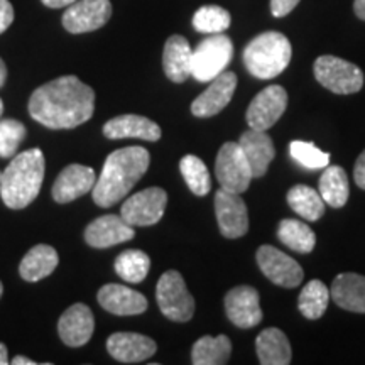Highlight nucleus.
<instances>
[{"label": "nucleus", "mask_w": 365, "mask_h": 365, "mask_svg": "<svg viewBox=\"0 0 365 365\" xmlns=\"http://www.w3.org/2000/svg\"><path fill=\"white\" fill-rule=\"evenodd\" d=\"M234 56V43L223 33L210 34L193 49L191 56V76L196 81L215 80L230 65Z\"/></svg>", "instance_id": "obj_5"}, {"label": "nucleus", "mask_w": 365, "mask_h": 365, "mask_svg": "<svg viewBox=\"0 0 365 365\" xmlns=\"http://www.w3.org/2000/svg\"><path fill=\"white\" fill-rule=\"evenodd\" d=\"M255 352L262 365H287L293 359L289 340L279 328H266L259 333L255 339Z\"/></svg>", "instance_id": "obj_25"}, {"label": "nucleus", "mask_w": 365, "mask_h": 365, "mask_svg": "<svg viewBox=\"0 0 365 365\" xmlns=\"http://www.w3.org/2000/svg\"><path fill=\"white\" fill-rule=\"evenodd\" d=\"M4 113V102H2V98H0V115H2Z\"/></svg>", "instance_id": "obj_45"}, {"label": "nucleus", "mask_w": 365, "mask_h": 365, "mask_svg": "<svg viewBox=\"0 0 365 365\" xmlns=\"http://www.w3.org/2000/svg\"><path fill=\"white\" fill-rule=\"evenodd\" d=\"M110 16V0H76L63 14V27L71 34L91 33L107 24Z\"/></svg>", "instance_id": "obj_11"}, {"label": "nucleus", "mask_w": 365, "mask_h": 365, "mask_svg": "<svg viewBox=\"0 0 365 365\" xmlns=\"http://www.w3.org/2000/svg\"><path fill=\"white\" fill-rule=\"evenodd\" d=\"M291 56L293 48L289 39L277 31H267L245 46L242 59L247 71L255 78L271 80L286 70Z\"/></svg>", "instance_id": "obj_4"}, {"label": "nucleus", "mask_w": 365, "mask_h": 365, "mask_svg": "<svg viewBox=\"0 0 365 365\" xmlns=\"http://www.w3.org/2000/svg\"><path fill=\"white\" fill-rule=\"evenodd\" d=\"M180 171L185 178L186 185L191 193L196 196H205L212 190V178H210L208 168L202 159L193 154H186L180 161Z\"/></svg>", "instance_id": "obj_33"}, {"label": "nucleus", "mask_w": 365, "mask_h": 365, "mask_svg": "<svg viewBox=\"0 0 365 365\" xmlns=\"http://www.w3.org/2000/svg\"><path fill=\"white\" fill-rule=\"evenodd\" d=\"M168 193L159 186L129 196L120 208V217L132 227H150L164 217Z\"/></svg>", "instance_id": "obj_9"}, {"label": "nucleus", "mask_w": 365, "mask_h": 365, "mask_svg": "<svg viewBox=\"0 0 365 365\" xmlns=\"http://www.w3.org/2000/svg\"><path fill=\"white\" fill-rule=\"evenodd\" d=\"M215 175L223 190L239 195L247 191L254 176L239 143L222 145L215 161Z\"/></svg>", "instance_id": "obj_8"}, {"label": "nucleus", "mask_w": 365, "mask_h": 365, "mask_svg": "<svg viewBox=\"0 0 365 365\" xmlns=\"http://www.w3.org/2000/svg\"><path fill=\"white\" fill-rule=\"evenodd\" d=\"M26 137V127L16 118L0 120V158L9 159L16 156L17 149Z\"/></svg>", "instance_id": "obj_36"}, {"label": "nucleus", "mask_w": 365, "mask_h": 365, "mask_svg": "<svg viewBox=\"0 0 365 365\" xmlns=\"http://www.w3.org/2000/svg\"><path fill=\"white\" fill-rule=\"evenodd\" d=\"M2 294H4V284L0 282V298H2Z\"/></svg>", "instance_id": "obj_46"}, {"label": "nucleus", "mask_w": 365, "mask_h": 365, "mask_svg": "<svg viewBox=\"0 0 365 365\" xmlns=\"http://www.w3.org/2000/svg\"><path fill=\"white\" fill-rule=\"evenodd\" d=\"M330 298L341 309L352 313H365V276L344 272L333 279Z\"/></svg>", "instance_id": "obj_23"}, {"label": "nucleus", "mask_w": 365, "mask_h": 365, "mask_svg": "<svg viewBox=\"0 0 365 365\" xmlns=\"http://www.w3.org/2000/svg\"><path fill=\"white\" fill-rule=\"evenodd\" d=\"M287 205L308 222H317L325 213V202L322 195L307 185H296L287 191Z\"/></svg>", "instance_id": "obj_30"}, {"label": "nucleus", "mask_w": 365, "mask_h": 365, "mask_svg": "<svg viewBox=\"0 0 365 365\" xmlns=\"http://www.w3.org/2000/svg\"><path fill=\"white\" fill-rule=\"evenodd\" d=\"M191 56H193V49L190 48L186 38L175 34L166 41L163 53V68L173 83H185L190 78Z\"/></svg>", "instance_id": "obj_24"}, {"label": "nucleus", "mask_w": 365, "mask_h": 365, "mask_svg": "<svg viewBox=\"0 0 365 365\" xmlns=\"http://www.w3.org/2000/svg\"><path fill=\"white\" fill-rule=\"evenodd\" d=\"M354 180H355V182H357L359 188L365 190V150L359 156L357 163H355Z\"/></svg>", "instance_id": "obj_39"}, {"label": "nucleus", "mask_w": 365, "mask_h": 365, "mask_svg": "<svg viewBox=\"0 0 365 365\" xmlns=\"http://www.w3.org/2000/svg\"><path fill=\"white\" fill-rule=\"evenodd\" d=\"M6 80H7V66L6 63H4V59L0 58V88L6 85Z\"/></svg>", "instance_id": "obj_43"}, {"label": "nucleus", "mask_w": 365, "mask_h": 365, "mask_svg": "<svg viewBox=\"0 0 365 365\" xmlns=\"http://www.w3.org/2000/svg\"><path fill=\"white\" fill-rule=\"evenodd\" d=\"M230 24V12L220 6H203L193 16V27L203 34L225 33Z\"/></svg>", "instance_id": "obj_34"}, {"label": "nucleus", "mask_w": 365, "mask_h": 365, "mask_svg": "<svg viewBox=\"0 0 365 365\" xmlns=\"http://www.w3.org/2000/svg\"><path fill=\"white\" fill-rule=\"evenodd\" d=\"M299 0H271V12L274 17H284L298 6Z\"/></svg>", "instance_id": "obj_38"}, {"label": "nucleus", "mask_w": 365, "mask_h": 365, "mask_svg": "<svg viewBox=\"0 0 365 365\" xmlns=\"http://www.w3.org/2000/svg\"><path fill=\"white\" fill-rule=\"evenodd\" d=\"M314 78L327 90L339 95L357 93L364 86V73L357 65L345 59L330 56H319L314 61Z\"/></svg>", "instance_id": "obj_7"}, {"label": "nucleus", "mask_w": 365, "mask_h": 365, "mask_svg": "<svg viewBox=\"0 0 365 365\" xmlns=\"http://www.w3.org/2000/svg\"><path fill=\"white\" fill-rule=\"evenodd\" d=\"M97 176L95 171L83 164H70L59 173L53 185V198L56 203H70L93 190Z\"/></svg>", "instance_id": "obj_16"}, {"label": "nucleus", "mask_w": 365, "mask_h": 365, "mask_svg": "<svg viewBox=\"0 0 365 365\" xmlns=\"http://www.w3.org/2000/svg\"><path fill=\"white\" fill-rule=\"evenodd\" d=\"M239 145L247 159L250 171L254 178H262L269 170V164L276 156L272 139L266 134V130L249 129L240 135Z\"/></svg>", "instance_id": "obj_21"}, {"label": "nucleus", "mask_w": 365, "mask_h": 365, "mask_svg": "<svg viewBox=\"0 0 365 365\" xmlns=\"http://www.w3.org/2000/svg\"><path fill=\"white\" fill-rule=\"evenodd\" d=\"M354 11H355V16H357L359 19L365 21V0H355Z\"/></svg>", "instance_id": "obj_41"}, {"label": "nucleus", "mask_w": 365, "mask_h": 365, "mask_svg": "<svg viewBox=\"0 0 365 365\" xmlns=\"http://www.w3.org/2000/svg\"><path fill=\"white\" fill-rule=\"evenodd\" d=\"M29 113L48 129H75L95 112V91L78 76L66 75L34 90Z\"/></svg>", "instance_id": "obj_1"}, {"label": "nucleus", "mask_w": 365, "mask_h": 365, "mask_svg": "<svg viewBox=\"0 0 365 365\" xmlns=\"http://www.w3.org/2000/svg\"><path fill=\"white\" fill-rule=\"evenodd\" d=\"M328 301H330V289L325 286V282L313 279L301 291L298 299V309L304 318L318 319L325 314Z\"/></svg>", "instance_id": "obj_31"}, {"label": "nucleus", "mask_w": 365, "mask_h": 365, "mask_svg": "<svg viewBox=\"0 0 365 365\" xmlns=\"http://www.w3.org/2000/svg\"><path fill=\"white\" fill-rule=\"evenodd\" d=\"M107 350L117 362L139 364L156 354V341L140 333L118 331L108 336Z\"/></svg>", "instance_id": "obj_18"}, {"label": "nucleus", "mask_w": 365, "mask_h": 365, "mask_svg": "<svg viewBox=\"0 0 365 365\" xmlns=\"http://www.w3.org/2000/svg\"><path fill=\"white\" fill-rule=\"evenodd\" d=\"M0 178H2V173H0Z\"/></svg>", "instance_id": "obj_47"}, {"label": "nucleus", "mask_w": 365, "mask_h": 365, "mask_svg": "<svg viewBox=\"0 0 365 365\" xmlns=\"http://www.w3.org/2000/svg\"><path fill=\"white\" fill-rule=\"evenodd\" d=\"M97 299L100 307L117 317H134L148 309V299L130 287L122 284H105L100 287Z\"/></svg>", "instance_id": "obj_20"}, {"label": "nucleus", "mask_w": 365, "mask_h": 365, "mask_svg": "<svg viewBox=\"0 0 365 365\" xmlns=\"http://www.w3.org/2000/svg\"><path fill=\"white\" fill-rule=\"evenodd\" d=\"M46 159L41 149L16 154L0 178V196L7 208H26L36 200L43 186Z\"/></svg>", "instance_id": "obj_3"}, {"label": "nucleus", "mask_w": 365, "mask_h": 365, "mask_svg": "<svg viewBox=\"0 0 365 365\" xmlns=\"http://www.w3.org/2000/svg\"><path fill=\"white\" fill-rule=\"evenodd\" d=\"M237 88V75L232 71H223L215 80L210 81V86L198 95L191 103V113L195 117L208 118L220 113L230 103Z\"/></svg>", "instance_id": "obj_15"}, {"label": "nucleus", "mask_w": 365, "mask_h": 365, "mask_svg": "<svg viewBox=\"0 0 365 365\" xmlns=\"http://www.w3.org/2000/svg\"><path fill=\"white\" fill-rule=\"evenodd\" d=\"M215 215L225 239H239L249 232L247 205L239 193L220 188L215 195Z\"/></svg>", "instance_id": "obj_13"}, {"label": "nucleus", "mask_w": 365, "mask_h": 365, "mask_svg": "<svg viewBox=\"0 0 365 365\" xmlns=\"http://www.w3.org/2000/svg\"><path fill=\"white\" fill-rule=\"evenodd\" d=\"M150 154L140 145L113 150L103 163L93 190V202L102 208L120 203L149 170Z\"/></svg>", "instance_id": "obj_2"}, {"label": "nucleus", "mask_w": 365, "mask_h": 365, "mask_svg": "<svg viewBox=\"0 0 365 365\" xmlns=\"http://www.w3.org/2000/svg\"><path fill=\"white\" fill-rule=\"evenodd\" d=\"M287 108V91L279 85H271L255 95L245 118L250 129L267 130L276 124Z\"/></svg>", "instance_id": "obj_12"}, {"label": "nucleus", "mask_w": 365, "mask_h": 365, "mask_svg": "<svg viewBox=\"0 0 365 365\" xmlns=\"http://www.w3.org/2000/svg\"><path fill=\"white\" fill-rule=\"evenodd\" d=\"M289 154L299 166L307 170H325L330 164V154L319 150L313 143H304V140H293L289 144Z\"/></svg>", "instance_id": "obj_35"}, {"label": "nucleus", "mask_w": 365, "mask_h": 365, "mask_svg": "<svg viewBox=\"0 0 365 365\" xmlns=\"http://www.w3.org/2000/svg\"><path fill=\"white\" fill-rule=\"evenodd\" d=\"M318 193L322 195L323 202L331 208H341L349 202L350 186L349 176L344 168L327 166L318 182Z\"/></svg>", "instance_id": "obj_27"}, {"label": "nucleus", "mask_w": 365, "mask_h": 365, "mask_svg": "<svg viewBox=\"0 0 365 365\" xmlns=\"http://www.w3.org/2000/svg\"><path fill=\"white\" fill-rule=\"evenodd\" d=\"M14 22V7L9 0H0V34L6 33Z\"/></svg>", "instance_id": "obj_37"}, {"label": "nucleus", "mask_w": 365, "mask_h": 365, "mask_svg": "<svg viewBox=\"0 0 365 365\" xmlns=\"http://www.w3.org/2000/svg\"><path fill=\"white\" fill-rule=\"evenodd\" d=\"M150 269V259L144 250L129 249L117 255L115 259V272L122 279L137 284L148 277Z\"/></svg>", "instance_id": "obj_32"}, {"label": "nucleus", "mask_w": 365, "mask_h": 365, "mask_svg": "<svg viewBox=\"0 0 365 365\" xmlns=\"http://www.w3.org/2000/svg\"><path fill=\"white\" fill-rule=\"evenodd\" d=\"M277 239L284 244L287 249L299 254L312 252L317 245V235L308 223H303L294 218H284L277 227Z\"/></svg>", "instance_id": "obj_29"}, {"label": "nucleus", "mask_w": 365, "mask_h": 365, "mask_svg": "<svg viewBox=\"0 0 365 365\" xmlns=\"http://www.w3.org/2000/svg\"><path fill=\"white\" fill-rule=\"evenodd\" d=\"M156 299L161 313L171 322H190L195 314V299L178 271H168L159 277Z\"/></svg>", "instance_id": "obj_6"}, {"label": "nucleus", "mask_w": 365, "mask_h": 365, "mask_svg": "<svg viewBox=\"0 0 365 365\" xmlns=\"http://www.w3.org/2000/svg\"><path fill=\"white\" fill-rule=\"evenodd\" d=\"M12 365H38V362H34V360L27 357H22V355H17L16 359H12Z\"/></svg>", "instance_id": "obj_42"}, {"label": "nucleus", "mask_w": 365, "mask_h": 365, "mask_svg": "<svg viewBox=\"0 0 365 365\" xmlns=\"http://www.w3.org/2000/svg\"><path fill=\"white\" fill-rule=\"evenodd\" d=\"M232 341L227 335H205L195 341L191 349V362L195 365H223L230 360Z\"/></svg>", "instance_id": "obj_28"}, {"label": "nucleus", "mask_w": 365, "mask_h": 365, "mask_svg": "<svg viewBox=\"0 0 365 365\" xmlns=\"http://www.w3.org/2000/svg\"><path fill=\"white\" fill-rule=\"evenodd\" d=\"M255 259H257L259 269L264 276L276 286L291 289V287H298L303 282V267L293 257H289L279 249L272 247V245L259 247Z\"/></svg>", "instance_id": "obj_10"}, {"label": "nucleus", "mask_w": 365, "mask_h": 365, "mask_svg": "<svg viewBox=\"0 0 365 365\" xmlns=\"http://www.w3.org/2000/svg\"><path fill=\"white\" fill-rule=\"evenodd\" d=\"M11 362L9 360V352H7V346L4 344H0V365H6Z\"/></svg>", "instance_id": "obj_44"}, {"label": "nucleus", "mask_w": 365, "mask_h": 365, "mask_svg": "<svg viewBox=\"0 0 365 365\" xmlns=\"http://www.w3.org/2000/svg\"><path fill=\"white\" fill-rule=\"evenodd\" d=\"M225 313L237 328L249 330L262 322L261 298L252 286H237L225 296Z\"/></svg>", "instance_id": "obj_14"}, {"label": "nucleus", "mask_w": 365, "mask_h": 365, "mask_svg": "<svg viewBox=\"0 0 365 365\" xmlns=\"http://www.w3.org/2000/svg\"><path fill=\"white\" fill-rule=\"evenodd\" d=\"M135 237L134 227L120 215L98 217L86 227L85 240L93 249H108L113 245L129 242Z\"/></svg>", "instance_id": "obj_17"}, {"label": "nucleus", "mask_w": 365, "mask_h": 365, "mask_svg": "<svg viewBox=\"0 0 365 365\" xmlns=\"http://www.w3.org/2000/svg\"><path fill=\"white\" fill-rule=\"evenodd\" d=\"M95 331V319L91 309L83 303H76L61 314L58 322V333L68 346H83Z\"/></svg>", "instance_id": "obj_19"}, {"label": "nucleus", "mask_w": 365, "mask_h": 365, "mask_svg": "<svg viewBox=\"0 0 365 365\" xmlns=\"http://www.w3.org/2000/svg\"><path fill=\"white\" fill-rule=\"evenodd\" d=\"M41 2L49 9H63V7L71 6V4H75L76 0H41Z\"/></svg>", "instance_id": "obj_40"}, {"label": "nucleus", "mask_w": 365, "mask_h": 365, "mask_svg": "<svg viewBox=\"0 0 365 365\" xmlns=\"http://www.w3.org/2000/svg\"><path fill=\"white\" fill-rule=\"evenodd\" d=\"M103 135L108 137V139H127V137H134V139L156 143V140L161 139V127L148 117L125 113V115L110 118L103 125Z\"/></svg>", "instance_id": "obj_22"}, {"label": "nucleus", "mask_w": 365, "mask_h": 365, "mask_svg": "<svg viewBox=\"0 0 365 365\" xmlns=\"http://www.w3.org/2000/svg\"><path fill=\"white\" fill-rule=\"evenodd\" d=\"M59 257L58 252L51 245L39 244L34 245L33 249L22 257L19 274L21 277L27 282H38L44 277H48L49 274L54 272V269L58 267Z\"/></svg>", "instance_id": "obj_26"}]
</instances>
